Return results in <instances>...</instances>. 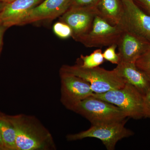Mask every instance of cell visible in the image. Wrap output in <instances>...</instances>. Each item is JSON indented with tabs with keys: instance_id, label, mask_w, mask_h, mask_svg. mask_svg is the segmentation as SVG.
Instances as JSON below:
<instances>
[{
	"instance_id": "obj_1",
	"label": "cell",
	"mask_w": 150,
	"mask_h": 150,
	"mask_svg": "<svg viewBox=\"0 0 150 150\" xmlns=\"http://www.w3.org/2000/svg\"><path fill=\"white\" fill-rule=\"evenodd\" d=\"M15 129L16 150L56 149L50 132L35 116L8 115Z\"/></svg>"
},
{
	"instance_id": "obj_2",
	"label": "cell",
	"mask_w": 150,
	"mask_h": 150,
	"mask_svg": "<svg viewBox=\"0 0 150 150\" xmlns=\"http://www.w3.org/2000/svg\"><path fill=\"white\" fill-rule=\"evenodd\" d=\"M60 72L83 79L90 85L94 93H102L123 87L126 82L114 70L108 71L99 67L85 69L78 64L62 66Z\"/></svg>"
},
{
	"instance_id": "obj_3",
	"label": "cell",
	"mask_w": 150,
	"mask_h": 150,
	"mask_svg": "<svg viewBox=\"0 0 150 150\" xmlns=\"http://www.w3.org/2000/svg\"><path fill=\"white\" fill-rule=\"evenodd\" d=\"M71 110L83 116L92 125L122 121L127 117L119 107L93 96L79 102Z\"/></svg>"
},
{
	"instance_id": "obj_4",
	"label": "cell",
	"mask_w": 150,
	"mask_h": 150,
	"mask_svg": "<svg viewBox=\"0 0 150 150\" xmlns=\"http://www.w3.org/2000/svg\"><path fill=\"white\" fill-rule=\"evenodd\" d=\"M93 96L119 107L127 117L136 119L144 118V96L127 83L121 88L104 93H94Z\"/></svg>"
},
{
	"instance_id": "obj_5",
	"label": "cell",
	"mask_w": 150,
	"mask_h": 150,
	"mask_svg": "<svg viewBox=\"0 0 150 150\" xmlns=\"http://www.w3.org/2000/svg\"><path fill=\"white\" fill-rule=\"evenodd\" d=\"M126 121L124 120L92 125L86 131L67 135V139L68 141H75L87 138H96L102 142L107 150H113L118 141L134 134L125 127Z\"/></svg>"
},
{
	"instance_id": "obj_6",
	"label": "cell",
	"mask_w": 150,
	"mask_h": 150,
	"mask_svg": "<svg viewBox=\"0 0 150 150\" xmlns=\"http://www.w3.org/2000/svg\"><path fill=\"white\" fill-rule=\"evenodd\" d=\"M123 28L120 24L113 25L99 16H96L91 28L79 42L88 48L117 44Z\"/></svg>"
},
{
	"instance_id": "obj_7",
	"label": "cell",
	"mask_w": 150,
	"mask_h": 150,
	"mask_svg": "<svg viewBox=\"0 0 150 150\" xmlns=\"http://www.w3.org/2000/svg\"><path fill=\"white\" fill-rule=\"evenodd\" d=\"M123 13L118 24L124 29L150 42V15L144 12L134 0H121Z\"/></svg>"
},
{
	"instance_id": "obj_8",
	"label": "cell",
	"mask_w": 150,
	"mask_h": 150,
	"mask_svg": "<svg viewBox=\"0 0 150 150\" xmlns=\"http://www.w3.org/2000/svg\"><path fill=\"white\" fill-rule=\"evenodd\" d=\"M60 76L61 101L67 109L71 110L79 102L93 95L90 84L82 78L62 72Z\"/></svg>"
},
{
	"instance_id": "obj_9",
	"label": "cell",
	"mask_w": 150,
	"mask_h": 150,
	"mask_svg": "<svg viewBox=\"0 0 150 150\" xmlns=\"http://www.w3.org/2000/svg\"><path fill=\"white\" fill-rule=\"evenodd\" d=\"M97 15L95 8H69L59 17V21L69 26L71 37L79 42L91 29Z\"/></svg>"
},
{
	"instance_id": "obj_10",
	"label": "cell",
	"mask_w": 150,
	"mask_h": 150,
	"mask_svg": "<svg viewBox=\"0 0 150 150\" xmlns=\"http://www.w3.org/2000/svg\"><path fill=\"white\" fill-rule=\"evenodd\" d=\"M150 46L149 41L123 29L117 43L121 62L135 63Z\"/></svg>"
},
{
	"instance_id": "obj_11",
	"label": "cell",
	"mask_w": 150,
	"mask_h": 150,
	"mask_svg": "<svg viewBox=\"0 0 150 150\" xmlns=\"http://www.w3.org/2000/svg\"><path fill=\"white\" fill-rule=\"evenodd\" d=\"M69 2V0H43L30 11L19 25L59 17L68 9Z\"/></svg>"
},
{
	"instance_id": "obj_12",
	"label": "cell",
	"mask_w": 150,
	"mask_h": 150,
	"mask_svg": "<svg viewBox=\"0 0 150 150\" xmlns=\"http://www.w3.org/2000/svg\"><path fill=\"white\" fill-rule=\"evenodd\" d=\"M43 0H15L6 3L0 12V24L6 28L19 25L27 13Z\"/></svg>"
},
{
	"instance_id": "obj_13",
	"label": "cell",
	"mask_w": 150,
	"mask_h": 150,
	"mask_svg": "<svg viewBox=\"0 0 150 150\" xmlns=\"http://www.w3.org/2000/svg\"><path fill=\"white\" fill-rule=\"evenodd\" d=\"M114 71L126 83L134 86L144 95L150 87V80L135 63L121 62Z\"/></svg>"
},
{
	"instance_id": "obj_14",
	"label": "cell",
	"mask_w": 150,
	"mask_h": 150,
	"mask_svg": "<svg viewBox=\"0 0 150 150\" xmlns=\"http://www.w3.org/2000/svg\"><path fill=\"white\" fill-rule=\"evenodd\" d=\"M97 14L110 24H118L123 13L121 0H99L95 6Z\"/></svg>"
},
{
	"instance_id": "obj_15",
	"label": "cell",
	"mask_w": 150,
	"mask_h": 150,
	"mask_svg": "<svg viewBox=\"0 0 150 150\" xmlns=\"http://www.w3.org/2000/svg\"><path fill=\"white\" fill-rule=\"evenodd\" d=\"M0 134L7 150H16L15 129L7 115L0 111Z\"/></svg>"
},
{
	"instance_id": "obj_16",
	"label": "cell",
	"mask_w": 150,
	"mask_h": 150,
	"mask_svg": "<svg viewBox=\"0 0 150 150\" xmlns=\"http://www.w3.org/2000/svg\"><path fill=\"white\" fill-rule=\"evenodd\" d=\"M80 59L82 62L79 64L85 69H92L99 67L104 62L105 60L100 48L95 50L90 55H81Z\"/></svg>"
},
{
	"instance_id": "obj_17",
	"label": "cell",
	"mask_w": 150,
	"mask_h": 150,
	"mask_svg": "<svg viewBox=\"0 0 150 150\" xmlns=\"http://www.w3.org/2000/svg\"><path fill=\"white\" fill-rule=\"evenodd\" d=\"M135 64L150 80V46L137 59Z\"/></svg>"
},
{
	"instance_id": "obj_18",
	"label": "cell",
	"mask_w": 150,
	"mask_h": 150,
	"mask_svg": "<svg viewBox=\"0 0 150 150\" xmlns=\"http://www.w3.org/2000/svg\"><path fill=\"white\" fill-rule=\"evenodd\" d=\"M53 31L58 37L66 39L71 37L72 30L71 28L65 23L59 21L53 26Z\"/></svg>"
},
{
	"instance_id": "obj_19",
	"label": "cell",
	"mask_w": 150,
	"mask_h": 150,
	"mask_svg": "<svg viewBox=\"0 0 150 150\" xmlns=\"http://www.w3.org/2000/svg\"><path fill=\"white\" fill-rule=\"evenodd\" d=\"M117 47V44H113L108 46L103 53V56L105 60L112 64L118 65L121 62V59L118 54L115 52V49Z\"/></svg>"
},
{
	"instance_id": "obj_20",
	"label": "cell",
	"mask_w": 150,
	"mask_h": 150,
	"mask_svg": "<svg viewBox=\"0 0 150 150\" xmlns=\"http://www.w3.org/2000/svg\"><path fill=\"white\" fill-rule=\"evenodd\" d=\"M99 0H69L68 9L95 8Z\"/></svg>"
},
{
	"instance_id": "obj_21",
	"label": "cell",
	"mask_w": 150,
	"mask_h": 150,
	"mask_svg": "<svg viewBox=\"0 0 150 150\" xmlns=\"http://www.w3.org/2000/svg\"><path fill=\"white\" fill-rule=\"evenodd\" d=\"M144 118L150 119V87L144 96Z\"/></svg>"
},
{
	"instance_id": "obj_22",
	"label": "cell",
	"mask_w": 150,
	"mask_h": 150,
	"mask_svg": "<svg viewBox=\"0 0 150 150\" xmlns=\"http://www.w3.org/2000/svg\"><path fill=\"white\" fill-rule=\"evenodd\" d=\"M146 11L150 15V0H134Z\"/></svg>"
},
{
	"instance_id": "obj_23",
	"label": "cell",
	"mask_w": 150,
	"mask_h": 150,
	"mask_svg": "<svg viewBox=\"0 0 150 150\" xmlns=\"http://www.w3.org/2000/svg\"><path fill=\"white\" fill-rule=\"evenodd\" d=\"M6 28H7L5 27L2 25L0 24V51L2 45L3 35Z\"/></svg>"
},
{
	"instance_id": "obj_24",
	"label": "cell",
	"mask_w": 150,
	"mask_h": 150,
	"mask_svg": "<svg viewBox=\"0 0 150 150\" xmlns=\"http://www.w3.org/2000/svg\"><path fill=\"white\" fill-rule=\"evenodd\" d=\"M0 150H7L1 134H0Z\"/></svg>"
},
{
	"instance_id": "obj_25",
	"label": "cell",
	"mask_w": 150,
	"mask_h": 150,
	"mask_svg": "<svg viewBox=\"0 0 150 150\" xmlns=\"http://www.w3.org/2000/svg\"><path fill=\"white\" fill-rule=\"evenodd\" d=\"M6 4V3L0 1V12H1L2 10L3 9V8H4V6Z\"/></svg>"
},
{
	"instance_id": "obj_26",
	"label": "cell",
	"mask_w": 150,
	"mask_h": 150,
	"mask_svg": "<svg viewBox=\"0 0 150 150\" xmlns=\"http://www.w3.org/2000/svg\"><path fill=\"white\" fill-rule=\"evenodd\" d=\"M15 0H0L1 1L4 2L6 3H8L11 2Z\"/></svg>"
}]
</instances>
